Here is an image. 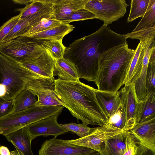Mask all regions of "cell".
Returning a JSON list of instances; mask_svg holds the SVG:
<instances>
[{
	"instance_id": "35",
	"label": "cell",
	"mask_w": 155,
	"mask_h": 155,
	"mask_svg": "<svg viewBox=\"0 0 155 155\" xmlns=\"http://www.w3.org/2000/svg\"><path fill=\"white\" fill-rule=\"evenodd\" d=\"M125 143V149L123 155H135L137 148V141L130 131L127 132Z\"/></svg>"
},
{
	"instance_id": "24",
	"label": "cell",
	"mask_w": 155,
	"mask_h": 155,
	"mask_svg": "<svg viewBox=\"0 0 155 155\" xmlns=\"http://www.w3.org/2000/svg\"><path fill=\"white\" fill-rule=\"evenodd\" d=\"M155 26V0H149L148 6L145 14L132 31H136Z\"/></svg>"
},
{
	"instance_id": "22",
	"label": "cell",
	"mask_w": 155,
	"mask_h": 155,
	"mask_svg": "<svg viewBox=\"0 0 155 155\" xmlns=\"http://www.w3.org/2000/svg\"><path fill=\"white\" fill-rule=\"evenodd\" d=\"M29 90L38 97L35 105L46 107L63 106L54 89H35Z\"/></svg>"
},
{
	"instance_id": "5",
	"label": "cell",
	"mask_w": 155,
	"mask_h": 155,
	"mask_svg": "<svg viewBox=\"0 0 155 155\" xmlns=\"http://www.w3.org/2000/svg\"><path fill=\"white\" fill-rule=\"evenodd\" d=\"M52 107L34 105L24 110L0 118V134L5 137L21 128L54 115Z\"/></svg>"
},
{
	"instance_id": "10",
	"label": "cell",
	"mask_w": 155,
	"mask_h": 155,
	"mask_svg": "<svg viewBox=\"0 0 155 155\" xmlns=\"http://www.w3.org/2000/svg\"><path fill=\"white\" fill-rule=\"evenodd\" d=\"M53 0H49L45 7L36 13L22 19L20 18L17 24L4 38L2 43L23 35L44 18L55 19L53 15Z\"/></svg>"
},
{
	"instance_id": "26",
	"label": "cell",
	"mask_w": 155,
	"mask_h": 155,
	"mask_svg": "<svg viewBox=\"0 0 155 155\" xmlns=\"http://www.w3.org/2000/svg\"><path fill=\"white\" fill-rule=\"evenodd\" d=\"M62 40H45L41 45L51 53L55 60H56L63 58L66 47L63 45Z\"/></svg>"
},
{
	"instance_id": "12",
	"label": "cell",
	"mask_w": 155,
	"mask_h": 155,
	"mask_svg": "<svg viewBox=\"0 0 155 155\" xmlns=\"http://www.w3.org/2000/svg\"><path fill=\"white\" fill-rule=\"evenodd\" d=\"M58 116L52 115L25 127L32 140L41 136H52L56 137L67 132L68 131L58 123Z\"/></svg>"
},
{
	"instance_id": "1",
	"label": "cell",
	"mask_w": 155,
	"mask_h": 155,
	"mask_svg": "<svg viewBox=\"0 0 155 155\" xmlns=\"http://www.w3.org/2000/svg\"><path fill=\"white\" fill-rule=\"evenodd\" d=\"M126 41L123 35L103 25L95 32L75 40L66 47L63 58L74 65L79 78L95 83L101 55Z\"/></svg>"
},
{
	"instance_id": "21",
	"label": "cell",
	"mask_w": 155,
	"mask_h": 155,
	"mask_svg": "<svg viewBox=\"0 0 155 155\" xmlns=\"http://www.w3.org/2000/svg\"><path fill=\"white\" fill-rule=\"evenodd\" d=\"M155 114V92L147 93L146 96L137 103L136 120L137 124Z\"/></svg>"
},
{
	"instance_id": "19",
	"label": "cell",
	"mask_w": 155,
	"mask_h": 155,
	"mask_svg": "<svg viewBox=\"0 0 155 155\" xmlns=\"http://www.w3.org/2000/svg\"><path fill=\"white\" fill-rule=\"evenodd\" d=\"M74 28L69 24L62 23L45 31L25 36L39 40H62L64 37L73 31Z\"/></svg>"
},
{
	"instance_id": "31",
	"label": "cell",
	"mask_w": 155,
	"mask_h": 155,
	"mask_svg": "<svg viewBox=\"0 0 155 155\" xmlns=\"http://www.w3.org/2000/svg\"><path fill=\"white\" fill-rule=\"evenodd\" d=\"M126 122V116L120 103L115 113L109 117L107 123L116 128L123 130Z\"/></svg>"
},
{
	"instance_id": "4",
	"label": "cell",
	"mask_w": 155,
	"mask_h": 155,
	"mask_svg": "<svg viewBox=\"0 0 155 155\" xmlns=\"http://www.w3.org/2000/svg\"><path fill=\"white\" fill-rule=\"evenodd\" d=\"M52 82V79L38 75L0 53V98L12 100L26 88H47Z\"/></svg>"
},
{
	"instance_id": "2",
	"label": "cell",
	"mask_w": 155,
	"mask_h": 155,
	"mask_svg": "<svg viewBox=\"0 0 155 155\" xmlns=\"http://www.w3.org/2000/svg\"><path fill=\"white\" fill-rule=\"evenodd\" d=\"M54 91L63 106L78 121L87 125L101 126L108 118L99 105L96 89L80 81L54 79Z\"/></svg>"
},
{
	"instance_id": "37",
	"label": "cell",
	"mask_w": 155,
	"mask_h": 155,
	"mask_svg": "<svg viewBox=\"0 0 155 155\" xmlns=\"http://www.w3.org/2000/svg\"><path fill=\"white\" fill-rule=\"evenodd\" d=\"M137 146L135 155H155V147L145 145L137 141Z\"/></svg>"
},
{
	"instance_id": "13",
	"label": "cell",
	"mask_w": 155,
	"mask_h": 155,
	"mask_svg": "<svg viewBox=\"0 0 155 155\" xmlns=\"http://www.w3.org/2000/svg\"><path fill=\"white\" fill-rule=\"evenodd\" d=\"M55 60L46 49L34 58L20 63L43 77L54 80Z\"/></svg>"
},
{
	"instance_id": "15",
	"label": "cell",
	"mask_w": 155,
	"mask_h": 155,
	"mask_svg": "<svg viewBox=\"0 0 155 155\" xmlns=\"http://www.w3.org/2000/svg\"><path fill=\"white\" fill-rule=\"evenodd\" d=\"M97 101L108 119L118 108L120 101L118 91L109 92L96 89Z\"/></svg>"
},
{
	"instance_id": "40",
	"label": "cell",
	"mask_w": 155,
	"mask_h": 155,
	"mask_svg": "<svg viewBox=\"0 0 155 155\" xmlns=\"http://www.w3.org/2000/svg\"><path fill=\"white\" fill-rule=\"evenodd\" d=\"M14 146L16 150L10 151V155H25L16 146Z\"/></svg>"
},
{
	"instance_id": "34",
	"label": "cell",
	"mask_w": 155,
	"mask_h": 155,
	"mask_svg": "<svg viewBox=\"0 0 155 155\" xmlns=\"http://www.w3.org/2000/svg\"><path fill=\"white\" fill-rule=\"evenodd\" d=\"M142 47V42L140 41L136 48V52L131 62L128 74L125 81L124 85L130 84L133 77L134 70L137 63L140 53Z\"/></svg>"
},
{
	"instance_id": "23",
	"label": "cell",
	"mask_w": 155,
	"mask_h": 155,
	"mask_svg": "<svg viewBox=\"0 0 155 155\" xmlns=\"http://www.w3.org/2000/svg\"><path fill=\"white\" fill-rule=\"evenodd\" d=\"M37 101L36 96L30 90L25 89L20 92L14 99L11 113L24 110L35 105Z\"/></svg>"
},
{
	"instance_id": "36",
	"label": "cell",
	"mask_w": 155,
	"mask_h": 155,
	"mask_svg": "<svg viewBox=\"0 0 155 155\" xmlns=\"http://www.w3.org/2000/svg\"><path fill=\"white\" fill-rule=\"evenodd\" d=\"M14 100L7 101L0 98V118L11 112Z\"/></svg>"
},
{
	"instance_id": "18",
	"label": "cell",
	"mask_w": 155,
	"mask_h": 155,
	"mask_svg": "<svg viewBox=\"0 0 155 155\" xmlns=\"http://www.w3.org/2000/svg\"><path fill=\"white\" fill-rule=\"evenodd\" d=\"M5 137L8 141L16 146L25 155H34L31 149L32 140L25 127Z\"/></svg>"
},
{
	"instance_id": "6",
	"label": "cell",
	"mask_w": 155,
	"mask_h": 155,
	"mask_svg": "<svg viewBox=\"0 0 155 155\" xmlns=\"http://www.w3.org/2000/svg\"><path fill=\"white\" fill-rule=\"evenodd\" d=\"M45 40L22 35L0 44V53L9 59L21 63L32 59L45 50L41 45Z\"/></svg>"
},
{
	"instance_id": "38",
	"label": "cell",
	"mask_w": 155,
	"mask_h": 155,
	"mask_svg": "<svg viewBox=\"0 0 155 155\" xmlns=\"http://www.w3.org/2000/svg\"><path fill=\"white\" fill-rule=\"evenodd\" d=\"M10 151L8 148L4 146L0 147V155H10Z\"/></svg>"
},
{
	"instance_id": "11",
	"label": "cell",
	"mask_w": 155,
	"mask_h": 155,
	"mask_svg": "<svg viewBox=\"0 0 155 155\" xmlns=\"http://www.w3.org/2000/svg\"><path fill=\"white\" fill-rule=\"evenodd\" d=\"M120 101L126 116V122L123 129L129 131L137 125L136 120V105L139 100L134 90V83L124 86L118 91Z\"/></svg>"
},
{
	"instance_id": "27",
	"label": "cell",
	"mask_w": 155,
	"mask_h": 155,
	"mask_svg": "<svg viewBox=\"0 0 155 155\" xmlns=\"http://www.w3.org/2000/svg\"><path fill=\"white\" fill-rule=\"evenodd\" d=\"M49 0H33L30 3L21 8L15 9L16 11L20 12L21 19L36 13L41 10L48 3Z\"/></svg>"
},
{
	"instance_id": "17",
	"label": "cell",
	"mask_w": 155,
	"mask_h": 155,
	"mask_svg": "<svg viewBox=\"0 0 155 155\" xmlns=\"http://www.w3.org/2000/svg\"><path fill=\"white\" fill-rule=\"evenodd\" d=\"M88 0H54L53 15L58 20L69 15L73 12L84 8Z\"/></svg>"
},
{
	"instance_id": "32",
	"label": "cell",
	"mask_w": 155,
	"mask_h": 155,
	"mask_svg": "<svg viewBox=\"0 0 155 155\" xmlns=\"http://www.w3.org/2000/svg\"><path fill=\"white\" fill-rule=\"evenodd\" d=\"M147 93L155 92V61H149L145 81Z\"/></svg>"
},
{
	"instance_id": "20",
	"label": "cell",
	"mask_w": 155,
	"mask_h": 155,
	"mask_svg": "<svg viewBox=\"0 0 155 155\" xmlns=\"http://www.w3.org/2000/svg\"><path fill=\"white\" fill-rule=\"evenodd\" d=\"M55 60L54 76L57 75L59 79L65 81L79 80L77 70L72 63L64 58Z\"/></svg>"
},
{
	"instance_id": "9",
	"label": "cell",
	"mask_w": 155,
	"mask_h": 155,
	"mask_svg": "<svg viewBox=\"0 0 155 155\" xmlns=\"http://www.w3.org/2000/svg\"><path fill=\"white\" fill-rule=\"evenodd\" d=\"M124 131L106 122L99 127H96L93 131L85 137L66 141L69 143L99 152L105 140Z\"/></svg>"
},
{
	"instance_id": "25",
	"label": "cell",
	"mask_w": 155,
	"mask_h": 155,
	"mask_svg": "<svg viewBox=\"0 0 155 155\" xmlns=\"http://www.w3.org/2000/svg\"><path fill=\"white\" fill-rule=\"evenodd\" d=\"M149 2V0H132L130 11L127 19V23L142 17L145 14Z\"/></svg>"
},
{
	"instance_id": "29",
	"label": "cell",
	"mask_w": 155,
	"mask_h": 155,
	"mask_svg": "<svg viewBox=\"0 0 155 155\" xmlns=\"http://www.w3.org/2000/svg\"><path fill=\"white\" fill-rule=\"evenodd\" d=\"M67 131L75 134L80 138L85 137L93 131L96 127H90L84 123L78 124L74 122L64 124H59Z\"/></svg>"
},
{
	"instance_id": "14",
	"label": "cell",
	"mask_w": 155,
	"mask_h": 155,
	"mask_svg": "<svg viewBox=\"0 0 155 155\" xmlns=\"http://www.w3.org/2000/svg\"><path fill=\"white\" fill-rule=\"evenodd\" d=\"M129 131L138 141L155 147V114L138 123Z\"/></svg>"
},
{
	"instance_id": "30",
	"label": "cell",
	"mask_w": 155,
	"mask_h": 155,
	"mask_svg": "<svg viewBox=\"0 0 155 155\" xmlns=\"http://www.w3.org/2000/svg\"><path fill=\"white\" fill-rule=\"evenodd\" d=\"M62 23L60 21L56 19L45 18L31 28L23 35H28L43 31L57 26Z\"/></svg>"
},
{
	"instance_id": "39",
	"label": "cell",
	"mask_w": 155,
	"mask_h": 155,
	"mask_svg": "<svg viewBox=\"0 0 155 155\" xmlns=\"http://www.w3.org/2000/svg\"><path fill=\"white\" fill-rule=\"evenodd\" d=\"M33 0H13L12 1L15 3L26 5L31 3Z\"/></svg>"
},
{
	"instance_id": "7",
	"label": "cell",
	"mask_w": 155,
	"mask_h": 155,
	"mask_svg": "<svg viewBox=\"0 0 155 155\" xmlns=\"http://www.w3.org/2000/svg\"><path fill=\"white\" fill-rule=\"evenodd\" d=\"M128 5L124 0H88L84 8L107 26L122 18Z\"/></svg>"
},
{
	"instance_id": "33",
	"label": "cell",
	"mask_w": 155,
	"mask_h": 155,
	"mask_svg": "<svg viewBox=\"0 0 155 155\" xmlns=\"http://www.w3.org/2000/svg\"><path fill=\"white\" fill-rule=\"evenodd\" d=\"M21 14L11 17L0 27V44L18 21Z\"/></svg>"
},
{
	"instance_id": "3",
	"label": "cell",
	"mask_w": 155,
	"mask_h": 155,
	"mask_svg": "<svg viewBox=\"0 0 155 155\" xmlns=\"http://www.w3.org/2000/svg\"><path fill=\"white\" fill-rule=\"evenodd\" d=\"M136 52L127 42L115 46L101 55L99 70L95 82L97 90L118 91L124 85Z\"/></svg>"
},
{
	"instance_id": "28",
	"label": "cell",
	"mask_w": 155,
	"mask_h": 155,
	"mask_svg": "<svg viewBox=\"0 0 155 155\" xmlns=\"http://www.w3.org/2000/svg\"><path fill=\"white\" fill-rule=\"evenodd\" d=\"M94 18H96V17L93 13L83 8L73 12L69 15L58 20L62 23L69 24L74 21Z\"/></svg>"
},
{
	"instance_id": "8",
	"label": "cell",
	"mask_w": 155,
	"mask_h": 155,
	"mask_svg": "<svg viewBox=\"0 0 155 155\" xmlns=\"http://www.w3.org/2000/svg\"><path fill=\"white\" fill-rule=\"evenodd\" d=\"M39 155H99L95 150L69 143L56 137L43 142Z\"/></svg>"
},
{
	"instance_id": "16",
	"label": "cell",
	"mask_w": 155,
	"mask_h": 155,
	"mask_svg": "<svg viewBox=\"0 0 155 155\" xmlns=\"http://www.w3.org/2000/svg\"><path fill=\"white\" fill-rule=\"evenodd\" d=\"M127 131H124L105 140L99 155H123L125 149Z\"/></svg>"
}]
</instances>
